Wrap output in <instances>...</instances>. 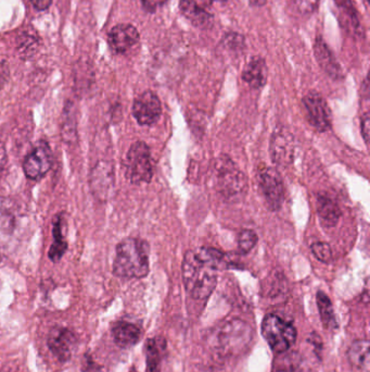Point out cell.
Returning <instances> with one entry per match:
<instances>
[{
	"mask_svg": "<svg viewBox=\"0 0 370 372\" xmlns=\"http://www.w3.org/2000/svg\"><path fill=\"white\" fill-rule=\"evenodd\" d=\"M370 116L369 113H365L362 116L361 119V130L363 134L364 141L366 144L369 142V132H370Z\"/></svg>",
	"mask_w": 370,
	"mask_h": 372,
	"instance_id": "f546056e",
	"label": "cell"
},
{
	"mask_svg": "<svg viewBox=\"0 0 370 372\" xmlns=\"http://www.w3.org/2000/svg\"><path fill=\"white\" fill-rule=\"evenodd\" d=\"M337 3L338 7L342 10L343 15L347 18L352 27H359V21L357 15H356L355 9H354L353 4L351 0H335Z\"/></svg>",
	"mask_w": 370,
	"mask_h": 372,
	"instance_id": "4316f807",
	"label": "cell"
},
{
	"mask_svg": "<svg viewBox=\"0 0 370 372\" xmlns=\"http://www.w3.org/2000/svg\"><path fill=\"white\" fill-rule=\"evenodd\" d=\"M347 359L357 369H367L369 366V342L357 340L353 342L347 351Z\"/></svg>",
	"mask_w": 370,
	"mask_h": 372,
	"instance_id": "ffe728a7",
	"label": "cell"
},
{
	"mask_svg": "<svg viewBox=\"0 0 370 372\" xmlns=\"http://www.w3.org/2000/svg\"><path fill=\"white\" fill-rule=\"evenodd\" d=\"M262 335L272 351L281 354L289 351L297 341V329L280 316L269 314L262 322Z\"/></svg>",
	"mask_w": 370,
	"mask_h": 372,
	"instance_id": "277c9868",
	"label": "cell"
},
{
	"mask_svg": "<svg viewBox=\"0 0 370 372\" xmlns=\"http://www.w3.org/2000/svg\"><path fill=\"white\" fill-rule=\"evenodd\" d=\"M242 78L252 89H257L263 87L267 80V68L265 61L260 57L252 58L251 61L245 67Z\"/></svg>",
	"mask_w": 370,
	"mask_h": 372,
	"instance_id": "d6986e66",
	"label": "cell"
},
{
	"mask_svg": "<svg viewBox=\"0 0 370 372\" xmlns=\"http://www.w3.org/2000/svg\"><path fill=\"white\" fill-rule=\"evenodd\" d=\"M315 56L318 63L325 70L326 73L333 79L342 78V70L337 59L333 55L327 44L321 37H317L315 43Z\"/></svg>",
	"mask_w": 370,
	"mask_h": 372,
	"instance_id": "e0dca14e",
	"label": "cell"
},
{
	"mask_svg": "<svg viewBox=\"0 0 370 372\" xmlns=\"http://www.w3.org/2000/svg\"><path fill=\"white\" fill-rule=\"evenodd\" d=\"M113 273L124 279H141L149 273V245L140 239L123 240L117 244Z\"/></svg>",
	"mask_w": 370,
	"mask_h": 372,
	"instance_id": "6da1fadb",
	"label": "cell"
},
{
	"mask_svg": "<svg viewBox=\"0 0 370 372\" xmlns=\"http://www.w3.org/2000/svg\"><path fill=\"white\" fill-rule=\"evenodd\" d=\"M126 179L131 183H149L153 177L151 153L145 142H136L124 161Z\"/></svg>",
	"mask_w": 370,
	"mask_h": 372,
	"instance_id": "5b68a950",
	"label": "cell"
},
{
	"mask_svg": "<svg viewBox=\"0 0 370 372\" xmlns=\"http://www.w3.org/2000/svg\"><path fill=\"white\" fill-rule=\"evenodd\" d=\"M179 10L195 27L200 29H209L213 25V16L207 10L200 7L193 0H181Z\"/></svg>",
	"mask_w": 370,
	"mask_h": 372,
	"instance_id": "2e32d148",
	"label": "cell"
},
{
	"mask_svg": "<svg viewBox=\"0 0 370 372\" xmlns=\"http://www.w3.org/2000/svg\"><path fill=\"white\" fill-rule=\"evenodd\" d=\"M161 115V101L155 93L145 92L134 101L133 116L140 125H153Z\"/></svg>",
	"mask_w": 370,
	"mask_h": 372,
	"instance_id": "8fae6325",
	"label": "cell"
},
{
	"mask_svg": "<svg viewBox=\"0 0 370 372\" xmlns=\"http://www.w3.org/2000/svg\"><path fill=\"white\" fill-rule=\"evenodd\" d=\"M31 3L35 9L43 11V10H47L51 6L53 0H31Z\"/></svg>",
	"mask_w": 370,
	"mask_h": 372,
	"instance_id": "d6a6232c",
	"label": "cell"
},
{
	"mask_svg": "<svg viewBox=\"0 0 370 372\" xmlns=\"http://www.w3.org/2000/svg\"><path fill=\"white\" fill-rule=\"evenodd\" d=\"M6 165H7V153H6L3 144L0 142V175H1L3 170L5 169Z\"/></svg>",
	"mask_w": 370,
	"mask_h": 372,
	"instance_id": "836d02e7",
	"label": "cell"
},
{
	"mask_svg": "<svg viewBox=\"0 0 370 372\" xmlns=\"http://www.w3.org/2000/svg\"><path fill=\"white\" fill-rule=\"evenodd\" d=\"M212 1H226V0H212Z\"/></svg>",
	"mask_w": 370,
	"mask_h": 372,
	"instance_id": "d590c367",
	"label": "cell"
},
{
	"mask_svg": "<svg viewBox=\"0 0 370 372\" xmlns=\"http://www.w3.org/2000/svg\"><path fill=\"white\" fill-rule=\"evenodd\" d=\"M257 235L252 230H242L238 237V248L242 255L249 254L253 249L254 246L257 245Z\"/></svg>",
	"mask_w": 370,
	"mask_h": 372,
	"instance_id": "d4e9b609",
	"label": "cell"
},
{
	"mask_svg": "<svg viewBox=\"0 0 370 372\" xmlns=\"http://www.w3.org/2000/svg\"><path fill=\"white\" fill-rule=\"evenodd\" d=\"M243 39H242V36L238 35V34L236 33H231L229 35L226 36L225 39H224V45L226 46V47L231 48V49H235V48H237V49H239V48H241L242 46H243Z\"/></svg>",
	"mask_w": 370,
	"mask_h": 372,
	"instance_id": "f1b7e54d",
	"label": "cell"
},
{
	"mask_svg": "<svg viewBox=\"0 0 370 372\" xmlns=\"http://www.w3.org/2000/svg\"><path fill=\"white\" fill-rule=\"evenodd\" d=\"M114 171L111 163L100 160L96 163L89 175L91 192L99 201H107L114 187Z\"/></svg>",
	"mask_w": 370,
	"mask_h": 372,
	"instance_id": "30bf717a",
	"label": "cell"
},
{
	"mask_svg": "<svg viewBox=\"0 0 370 372\" xmlns=\"http://www.w3.org/2000/svg\"><path fill=\"white\" fill-rule=\"evenodd\" d=\"M53 166V151L47 142L36 144L33 151L24 158V175L31 180H37L49 171Z\"/></svg>",
	"mask_w": 370,
	"mask_h": 372,
	"instance_id": "ba28073f",
	"label": "cell"
},
{
	"mask_svg": "<svg viewBox=\"0 0 370 372\" xmlns=\"http://www.w3.org/2000/svg\"><path fill=\"white\" fill-rule=\"evenodd\" d=\"M139 33L132 24H119L110 31L108 36L110 47L117 54H125L131 51L139 42Z\"/></svg>",
	"mask_w": 370,
	"mask_h": 372,
	"instance_id": "5bb4252c",
	"label": "cell"
},
{
	"mask_svg": "<svg viewBox=\"0 0 370 372\" xmlns=\"http://www.w3.org/2000/svg\"><path fill=\"white\" fill-rule=\"evenodd\" d=\"M292 6L301 15H311L317 9L321 0H290Z\"/></svg>",
	"mask_w": 370,
	"mask_h": 372,
	"instance_id": "83f0119b",
	"label": "cell"
},
{
	"mask_svg": "<svg viewBox=\"0 0 370 372\" xmlns=\"http://www.w3.org/2000/svg\"><path fill=\"white\" fill-rule=\"evenodd\" d=\"M114 342L121 349H129L139 342L141 331L131 322L119 321L112 328Z\"/></svg>",
	"mask_w": 370,
	"mask_h": 372,
	"instance_id": "9a60e30c",
	"label": "cell"
},
{
	"mask_svg": "<svg viewBox=\"0 0 370 372\" xmlns=\"http://www.w3.org/2000/svg\"><path fill=\"white\" fill-rule=\"evenodd\" d=\"M82 369H83V372H97V364L93 361V358L89 354H86L85 357H84Z\"/></svg>",
	"mask_w": 370,
	"mask_h": 372,
	"instance_id": "1f68e13d",
	"label": "cell"
},
{
	"mask_svg": "<svg viewBox=\"0 0 370 372\" xmlns=\"http://www.w3.org/2000/svg\"><path fill=\"white\" fill-rule=\"evenodd\" d=\"M216 175L219 192L224 197L235 199L245 194L247 179L229 158L223 156L217 160Z\"/></svg>",
	"mask_w": 370,
	"mask_h": 372,
	"instance_id": "8992f818",
	"label": "cell"
},
{
	"mask_svg": "<svg viewBox=\"0 0 370 372\" xmlns=\"http://www.w3.org/2000/svg\"><path fill=\"white\" fill-rule=\"evenodd\" d=\"M249 3L253 7H262V6L265 5L266 0H249Z\"/></svg>",
	"mask_w": 370,
	"mask_h": 372,
	"instance_id": "e575fe53",
	"label": "cell"
},
{
	"mask_svg": "<svg viewBox=\"0 0 370 372\" xmlns=\"http://www.w3.org/2000/svg\"><path fill=\"white\" fill-rule=\"evenodd\" d=\"M47 343L50 352L58 361L65 363L71 359L77 339L71 330L65 328H55L50 331Z\"/></svg>",
	"mask_w": 370,
	"mask_h": 372,
	"instance_id": "4fadbf2b",
	"label": "cell"
},
{
	"mask_svg": "<svg viewBox=\"0 0 370 372\" xmlns=\"http://www.w3.org/2000/svg\"><path fill=\"white\" fill-rule=\"evenodd\" d=\"M311 249L316 259L319 260L321 263H329L333 258V251H331L329 244L324 243V242H316L311 246Z\"/></svg>",
	"mask_w": 370,
	"mask_h": 372,
	"instance_id": "484cf974",
	"label": "cell"
},
{
	"mask_svg": "<svg viewBox=\"0 0 370 372\" xmlns=\"http://www.w3.org/2000/svg\"><path fill=\"white\" fill-rule=\"evenodd\" d=\"M53 244L50 247L49 256L50 260L53 263H58L68 249V243L62 234V219L61 218L57 217V219L53 222Z\"/></svg>",
	"mask_w": 370,
	"mask_h": 372,
	"instance_id": "44dd1931",
	"label": "cell"
},
{
	"mask_svg": "<svg viewBox=\"0 0 370 372\" xmlns=\"http://www.w3.org/2000/svg\"><path fill=\"white\" fill-rule=\"evenodd\" d=\"M257 181L269 207L272 210L279 209L285 199L283 182L279 172L273 168H265L259 172Z\"/></svg>",
	"mask_w": 370,
	"mask_h": 372,
	"instance_id": "9c48e42d",
	"label": "cell"
},
{
	"mask_svg": "<svg viewBox=\"0 0 370 372\" xmlns=\"http://www.w3.org/2000/svg\"><path fill=\"white\" fill-rule=\"evenodd\" d=\"M134 372V371H133Z\"/></svg>",
	"mask_w": 370,
	"mask_h": 372,
	"instance_id": "8d00e7d4",
	"label": "cell"
},
{
	"mask_svg": "<svg viewBox=\"0 0 370 372\" xmlns=\"http://www.w3.org/2000/svg\"><path fill=\"white\" fill-rule=\"evenodd\" d=\"M317 307L319 310L321 321L326 329H335L337 328V320H336L333 306L329 297L324 292L318 291L316 295Z\"/></svg>",
	"mask_w": 370,
	"mask_h": 372,
	"instance_id": "7402d4cb",
	"label": "cell"
},
{
	"mask_svg": "<svg viewBox=\"0 0 370 372\" xmlns=\"http://www.w3.org/2000/svg\"><path fill=\"white\" fill-rule=\"evenodd\" d=\"M140 1H141L143 7L145 8L147 11L153 12L155 11L158 8L165 5L167 0H140Z\"/></svg>",
	"mask_w": 370,
	"mask_h": 372,
	"instance_id": "4dcf8cb0",
	"label": "cell"
},
{
	"mask_svg": "<svg viewBox=\"0 0 370 372\" xmlns=\"http://www.w3.org/2000/svg\"><path fill=\"white\" fill-rule=\"evenodd\" d=\"M317 213L326 227H335L341 217V210L339 206L326 194H318Z\"/></svg>",
	"mask_w": 370,
	"mask_h": 372,
	"instance_id": "ac0fdd59",
	"label": "cell"
},
{
	"mask_svg": "<svg viewBox=\"0 0 370 372\" xmlns=\"http://www.w3.org/2000/svg\"><path fill=\"white\" fill-rule=\"evenodd\" d=\"M39 45L37 34L27 31L18 37V51L23 57H30L35 53Z\"/></svg>",
	"mask_w": 370,
	"mask_h": 372,
	"instance_id": "cb8c5ba5",
	"label": "cell"
},
{
	"mask_svg": "<svg viewBox=\"0 0 370 372\" xmlns=\"http://www.w3.org/2000/svg\"><path fill=\"white\" fill-rule=\"evenodd\" d=\"M183 280L188 293L198 301H204L215 289L217 270L204 263L196 252H187L183 261Z\"/></svg>",
	"mask_w": 370,
	"mask_h": 372,
	"instance_id": "7a4b0ae2",
	"label": "cell"
},
{
	"mask_svg": "<svg viewBox=\"0 0 370 372\" xmlns=\"http://www.w3.org/2000/svg\"><path fill=\"white\" fill-rule=\"evenodd\" d=\"M271 156L274 163L287 167L295 156V137L285 128L276 130L272 135Z\"/></svg>",
	"mask_w": 370,
	"mask_h": 372,
	"instance_id": "7c38bea8",
	"label": "cell"
},
{
	"mask_svg": "<svg viewBox=\"0 0 370 372\" xmlns=\"http://www.w3.org/2000/svg\"><path fill=\"white\" fill-rule=\"evenodd\" d=\"M303 105L305 108L306 117L312 127L317 131L326 132L331 128V111L325 98L321 94L311 92L303 98Z\"/></svg>",
	"mask_w": 370,
	"mask_h": 372,
	"instance_id": "52a82bcc",
	"label": "cell"
},
{
	"mask_svg": "<svg viewBox=\"0 0 370 372\" xmlns=\"http://www.w3.org/2000/svg\"><path fill=\"white\" fill-rule=\"evenodd\" d=\"M147 372L161 371L162 349L155 339L148 340L146 344Z\"/></svg>",
	"mask_w": 370,
	"mask_h": 372,
	"instance_id": "603a6c76",
	"label": "cell"
},
{
	"mask_svg": "<svg viewBox=\"0 0 370 372\" xmlns=\"http://www.w3.org/2000/svg\"><path fill=\"white\" fill-rule=\"evenodd\" d=\"M251 340V328L242 320L233 319L213 329L209 344L214 352L223 356H233L241 353Z\"/></svg>",
	"mask_w": 370,
	"mask_h": 372,
	"instance_id": "3957f363",
	"label": "cell"
}]
</instances>
